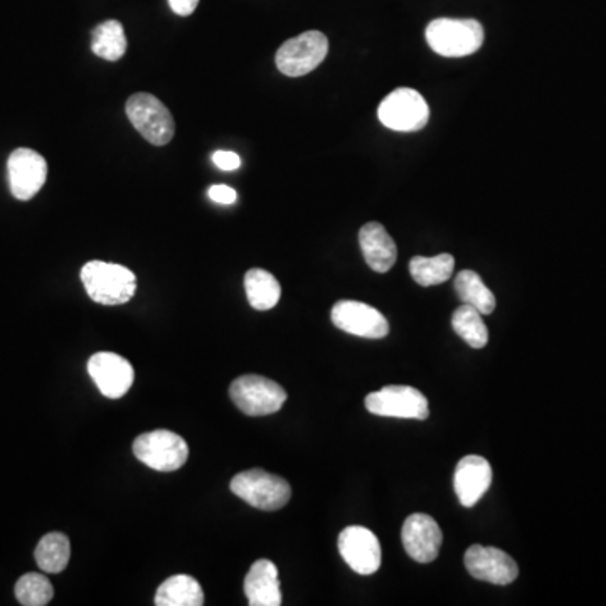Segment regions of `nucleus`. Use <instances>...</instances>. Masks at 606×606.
Segmentation results:
<instances>
[{
  "label": "nucleus",
  "instance_id": "20e7f679",
  "mask_svg": "<svg viewBox=\"0 0 606 606\" xmlns=\"http://www.w3.org/2000/svg\"><path fill=\"white\" fill-rule=\"evenodd\" d=\"M229 487L234 495L261 511H278L285 507L292 497V489L287 480L268 474L260 468L236 475Z\"/></svg>",
  "mask_w": 606,
  "mask_h": 606
},
{
  "label": "nucleus",
  "instance_id": "9d476101",
  "mask_svg": "<svg viewBox=\"0 0 606 606\" xmlns=\"http://www.w3.org/2000/svg\"><path fill=\"white\" fill-rule=\"evenodd\" d=\"M7 176L12 196L19 201H29L48 179V162L36 150H14L7 160Z\"/></svg>",
  "mask_w": 606,
  "mask_h": 606
},
{
  "label": "nucleus",
  "instance_id": "4468645a",
  "mask_svg": "<svg viewBox=\"0 0 606 606\" xmlns=\"http://www.w3.org/2000/svg\"><path fill=\"white\" fill-rule=\"evenodd\" d=\"M88 373L103 396L118 399L132 388L135 371L125 357L113 352H98L88 361Z\"/></svg>",
  "mask_w": 606,
  "mask_h": 606
},
{
  "label": "nucleus",
  "instance_id": "a211bd4d",
  "mask_svg": "<svg viewBox=\"0 0 606 606\" xmlns=\"http://www.w3.org/2000/svg\"><path fill=\"white\" fill-rule=\"evenodd\" d=\"M245 595L251 606L282 605L278 569L270 559H258L245 578Z\"/></svg>",
  "mask_w": 606,
  "mask_h": 606
},
{
  "label": "nucleus",
  "instance_id": "1a4fd4ad",
  "mask_svg": "<svg viewBox=\"0 0 606 606\" xmlns=\"http://www.w3.org/2000/svg\"><path fill=\"white\" fill-rule=\"evenodd\" d=\"M366 408L373 415L391 418L426 420L430 416L425 394L411 386H386L381 391L367 394Z\"/></svg>",
  "mask_w": 606,
  "mask_h": 606
},
{
  "label": "nucleus",
  "instance_id": "cd10ccee",
  "mask_svg": "<svg viewBox=\"0 0 606 606\" xmlns=\"http://www.w3.org/2000/svg\"><path fill=\"white\" fill-rule=\"evenodd\" d=\"M209 197H211L214 202H218V204L229 206V204H234V202H236L238 194H236L233 187L219 184V186H213L209 189Z\"/></svg>",
  "mask_w": 606,
  "mask_h": 606
},
{
  "label": "nucleus",
  "instance_id": "5701e85b",
  "mask_svg": "<svg viewBox=\"0 0 606 606\" xmlns=\"http://www.w3.org/2000/svg\"><path fill=\"white\" fill-rule=\"evenodd\" d=\"M453 268H455V258L448 253L443 255L431 256H415L410 261V273L421 287H435L440 283H445L452 278Z\"/></svg>",
  "mask_w": 606,
  "mask_h": 606
},
{
  "label": "nucleus",
  "instance_id": "4be33fe9",
  "mask_svg": "<svg viewBox=\"0 0 606 606\" xmlns=\"http://www.w3.org/2000/svg\"><path fill=\"white\" fill-rule=\"evenodd\" d=\"M34 558L39 569H43L44 573L58 575L70 563V539L61 532H49L39 541L38 548L34 551Z\"/></svg>",
  "mask_w": 606,
  "mask_h": 606
},
{
  "label": "nucleus",
  "instance_id": "f03ea898",
  "mask_svg": "<svg viewBox=\"0 0 606 606\" xmlns=\"http://www.w3.org/2000/svg\"><path fill=\"white\" fill-rule=\"evenodd\" d=\"M484 26L475 19H435L426 27L430 48L445 58H463L484 44Z\"/></svg>",
  "mask_w": 606,
  "mask_h": 606
},
{
  "label": "nucleus",
  "instance_id": "39448f33",
  "mask_svg": "<svg viewBox=\"0 0 606 606\" xmlns=\"http://www.w3.org/2000/svg\"><path fill=\"white\" fill-rule=\"evenodd\" d=\"M229 396L236 408L248 416L273 415L287 401V391L280 384L255 374L234 379Z\"/></svg>",
  "mask_w": 606,
  "mask_h": 606
},
{
  "label": "nucleus",
  "instance_id": "ddd939ff",
  "mask_svg": "<svg viewBox=\"0 0 606 606\" xmlns=\"http://www.w3.org/2000/svg\"><path fill=\"white\" fill-rule=\"evenodd\" d=\"M465 568L477 580L487 581L492 585H511L519 576L517 563L509 554L504 553L502 549L480 544H474L467 549Z\"/></svg>",
  "mask_w": 606,
  "mask_h": 606
},
{
  "label": "nucleus",
  "instance_id": "a878e982",
  "mask_svg": "<svg viewBox=\"0 0 606 606\" xmlns=\"http://www.w3.org/2000/svg\"><path fill=\"white\" fill-rule=\"evenodd\" d=\"M16 598L24 606H44L53 600V585L39 573H27L16 583Z\"/></svg>",
  "mask_w": 606,
  "mask_h": 606
},
{
  "label": "nucleus",
  "instance_id": "f3484780",
  "mask_svg": "<svg viewBox=\"0 0 606 606\" xmlns=\"http://www.w3.org/2000/svg\"><path fill=\"white\" fill-rule=\"evenodd\" d=\"M362 255L371 270L386 273L398 258V248L381 223H367L359 231Z\"/></svg>",
  "mask_w": 606,
  "mask_h": 606
},
{
  "label": "nucleus",
  "instance_id": "412c9836",
  "mask_svg": "<svg viewBox=\"0 0 606 606\" xmlns=\"http://www.w3.org/2000/svg\"><path fill=\"white\" fill-rule=\"evenodd\" d=\"M91 51L101 59L118 61L127 53V36L122 22L105 21L91 31Z\"/></svg>",
  "mask_w": 606,
  "mask_h": 606
},
{
  "label": "nucleus",
  "instance_id": "c85d7f7f",
  "mask_svg": "<svg viewBox=\"0 0 606 606\" xmlns=\"http://www.w3.org/2000/svg\"><path fill=\"white\" fill-rule=\"evenodd\" d=\"M169 6L172 11L176 12L177 16L187 17L194 14L197 6H199V0H169Z\"/></svg>",
  "mask_w": 606,
  "mask_h": 606
},
{
  "label": "nucleus",
  "instance_id": "0eeeda50",
  "mask_svg": "<svg viewBox=\"0 0 606 606\" xmlns=\"http://www.w3.org/2000/svg\"><path fill=\"white\" fill-rule=\"evenodd\" d=\"M329 53V41L320 31H307L288 39L278 48L275 63L278 71L290 78L312 73Z\"/></svg>",
  "mask_w": 606,
  "mask_h": 606
},
{
  "label": "nucleus",
  "instance_id": "bb28decb",
  "mask_svg": "<svg viewBox=\"0 0 606 606\" xmlns=\"http://www.w3.org/2000/svg\"><path fill=\"white\" fill-rule=\"evenodd\" d=\"M213 162L221 171H236V169H240L241 157L231 150H218V152H214Z\"/></svg>",
  "mask_w": 606,
  "mask_h": 606
},
{
  "label": "nucleus",
  "instance_id": "423d86ee",
  "mask_svg": "<svg viewBox=\"0 0 606 606\" xmlns=\"http://www.w3.org/2000/svg\"><path fill=\"white\" fill-rule=\"evenodd\" d=\"M133 453L140 462L157 472H174L187 462L189 447L174 431L155 430L133 442Z\"/></svg>",
  "mask_w": 606,
  "mask_h": 606
},
{
  "label": "nucleus",
  "instance_id": "6e6552de",
  "mask_svg": "<svg viewBox=\"0 0 606 606\" xmlns=\"http://www.w3.org/2000/svg\"><path fill=\"white\" fill-rule=\"evenodd\" d=\"M378 117L384 127L396 132H418L430 120V107L418 91L398 88L379 105Z\"/></svg>",
  "mask_w": 606,
  "mask_h": 606
},
{
  "label": "nucleus",
  "instance_id": "f257e3e1",
  "mask_svg": "<svg viewBox=\"0 0 606 606\" xmlns=\"http://www.w3.org/2000/svg\"><path fill=\"white\" fill-rule=\"evenodd\" d=\"M81 282L93 302L123 305L137 292V277L127 266L107 261H88L81 268Z\"/></svg>",
  "mask_w": 606,
  "mask_h": 606
},
{
  "label": "nucleus",
  "instance_id": "9b49d317",
  "mask_svg": "<svg viewBox=\"0 0 606 606\" xmlns=\"http://www.w3.org/2000/svg\"><path fill=\"white\" fill-rule=\"evenodd\" d=\"M332 324L347 334L364 339H384L389 334V324L378 309L356 300H341L332 309Z\"/></svg>",
  "mask_w": 606,
  "mask_h": 606
},
{
  "label": "nucleus",
  "instance_id": "2eb2a0df",
  "mask_svg": "<svg viewBox=\"0 0 606 606\" xmlns=\"http://www.w3.org/2000/svg\"><path fill=\"white\" fill-rule=\"evenodd\" d=\"M401 539L411 559H415L418 563H431L440 554L443 532L433 517L426 514H411L404 521Z\"/></svg>",
  "mask_w": 606,
  "mask_h": 606
},
{
  "label": "nucleus",
  "instance_id": "f8f14e48",
  "mask_svg": "<svg viewBox=\"0 0 606 606\" xmlns=\"http://www.w3.org/2000/svg\"><path fill=\"white\" fill-rule=\"evenodd\" d=\"M339 553L357 575H374L381 568V544L366 527H346L339 536Z\"/></svg>",
  "mask_w": 606,
  "mask_h": 606
},
{
  "label": "nucleus",
  "instance_id": "7ed1b4c3",
  "mask_svg": "<svg viewBox=\"0 0 606 606\" xmlns=\"http://www.w3.org/2000/svg\"><path fill=\"white\" fill-rule=\"evenodd\" d=\"M125 112L133 128L150 144L162 147L174 139V118L169 108L154 95L135 93L128 98Z\"/></svg>",
  "mask_w": 606,
  "mask_h": 606
},
{
  "label": "nucleus",
  "instance_id": "b1692460",
  "mask_svg": "<svg viewBox=\"0 0 606 606\" xmlns=\"http://www.w3.org/2000/svg\"><path fill=\"white\" fill-rule=\"evenodd\" d=\"M455 290L463 303L472 305L482 315H490L495 310L494 293L485 287L479 273L472 270H463L455 278Z\"/></svg>",
  "mask_w": 606,
  "mask_h": 606
},
{
  "label": "nucleus",
  "instance_id": "393cba45",
  "mask_svg": "<svg viewBox=\"0 0 606 606\" xmlns=\"http://www.w3.org/2000/svg\"><path fill=\"white\" fill-rule=\"evenodd\" d=\"M452 325L453 330L462 337L463 341L467 342L468 346L474 347V349H482L487 346L489 330L482 319V314L472 305L463 303L462 307H458L453 312Z\"/></svg>",
  "mask_w": 606,
  "mask_h": 606
},
{
  "label": "nucleus",
  "instance_id": "6ab92c4d",
  "mask_svg": "<svg viewBox=\"0 0 606 606\" xmlns=\"http://www.w3.org/2000/svg\"><path fill=\"white\" fill-rule=\"evenodd\" d=\"M157 606H202L204 591L192 576H171L155 593Z\"/></svg>",
  "mask_w": 606,
  "mask_h": 606
},
{
  "label": "nucleus",
  "instance_id": "aec40b11",
  "mask_svg": "<svg viewBox=\"0 0 606 606\" xmlns=\"http://www.w3.org/2000/svg\"><path fill=\"white\" fill-rule=\"evenodd\" d=\"M245 290L251 307L260 312L277 307V303L282 297V287L277 278L261 268H253L246 273Z\"/></svg>",
  "mask_w": 606,
  "mask_h": 606
},
{
  "label": "nucleus",
  "instance_id": "dca6fc26",
  "mask_svg": "<svg viewBox=\"0 0 606 606\" xmlns=\"http://www.w3.org/2000/svg\"><path fill=\"white\" fill-rule=\"evenodd\" d=\"M492 484V467L484 457L468 455L455 470V492L463 507H474Z\"/></svg>",
  "mask_w": 606,
  "mask_h": 606
}]
</instances>
